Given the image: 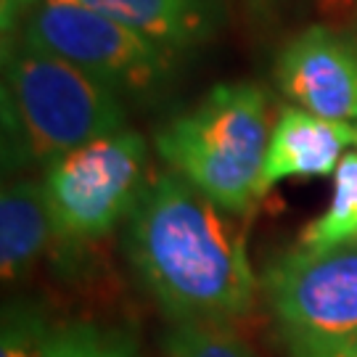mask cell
Segmentation results:
<instances>
[{"label": "cell", "instance_id": "6da1fadb", "mask_svg": "<svg viewBox=\"0 0 357 357\" xmlns=\"http://www.w3.org/2000/svg\"><path fill=\"white\" fill-rule=\"evenodd\" d=\"M125 252L172 323H230L257 305L241 228L172 169L149 178L125 220Z\"/></svg>", "mask_w": 357, "mask_h": 357}, {"label": "cell", "instance_id": "7a4b0ae2", "mask_svg": "<svg viewBox=\"0 0 357 357\" xmlns=\"http://www.w3.org/2000/svg\"><path fill=\"white\" fill-rule=\"evenodd\" d=\"M119 93L22 32L3 35V125L11 130L6 165H51L79 146L125 130Z\"/></svg>", "mask_w": 357, "mask_h": 357}, {"label": "cell", "instance_id": "3957f363", "mask_svg": "<svg viewBox=\"0 0 357 357\" xmlns=\"http://www.w3.org/2000/svg\"><path fill=\"white\" fill-rule=\"evenodd\" d=\"M268 101L252 82L217 85L156 132V151L172 172L233 217L249 215L268 191Z\"/></svg>", "mask_w": 357, "mask_h": 357}, {"label": "cell", "instance_id": "277c9868", "mask_svg": "<svg viewBox=\"0 0 357 357\" xmlns=\"http://www.w3.org/2000/svg\"><path fill=\"white\" fill-rule=\"evenodd\" d=\"M149 149L138 132L119 130L64 153L45 169V199L66 243H90L128 220L146 188Z\"/></svg>", "mask_w": 357, "mask_h": 357}, {"label": "cell", "instance_id": "5b68a950", "mask_svg": "<svg viewBox=\"0 0 357 357\" xmlns=\"http://www.w3.org/2000/svg\"><path fill=\"white\" fill-rule=\"evenodd\" d=\"M13 29L43 51L56 53L101 79L114 93L141 96L156 90L175 61V51L82 0H38Z\"/></svg>", "mask_w": 357, "mask_h": 357}, {"label": "cell", "instance_id": "8992f818", "mask_svg": "<svg viewBox=\"0 0 357 357\" xmlns=\"http://www.w3.org/2000/svg\"><path fill=\"white\" fill-rule=\"evenodd\" d=\"M262 289L283 336H357V243L286 252L268 265Z\"/></svg>", "mask_w": 357, "mask_h": 357}, {"label": "cell", "instance_id": "52a82bcc", "mask_svg": "<svg viewBox=\"0 0 357 357\" xmlns=\"http://www.w3.org/2000/svg\"><path fill=\"white\" fill-rule=\"evenodd\" d=\"M286 98L305 112L336 122H357V51L326 26H307L275 61Z\"/></svg>", "mask_w": 357, "mask_h": 357}, {"label": "cell", "instance_id": "ba28073f", "mask_svg": "<svg viewBox=\"0 0 357 357\" xmlns=\"http://www.w3.org/2000/svg\"><path fill=\"white\" fill-rule=\"evenodd\" d=\"M347 146H357V125L323 119L305 109H283L270 132L265 188L286 178L331 175Z\"/></svg>", "mask_w": 357, "mask_h": 357}, {"label": "cell", "instance_id": "9c48e42d", "mask_svg": "<svg viewBox=\"0 0 357 357\" xmlns=\"http://www.w3.org/2000/svg\"><path fill=\"white\" fill-rule=\"evenodd\" d=\"M169 51L209 43L225 24L222 0H82Z\"/></svg>", "mask_w": 357, "mask_h": 357}, {"label": "cell", "instance_id": "30bf717a", "mask_svg": "<svg viewBox=\"0 0 357 357\" xmlns=\"http://www.w3.org/2000/svg\"><path fill=\"white\" fill-rule=\"evenodd\" d=\"M53 238H59L43 180L22 178L0 196V275L6 283L32 273Z\"/></svg>", "mask_w": 357, "mask_h": 357}, {"label": "cell", "instance_id": "8fae6325", "mask_svg": "<svg viewBox=\"0 0 357 357\" xmlns=\"http://www.w3.org/2000/svg\"><path fill=\"white\" fill-rule=\"evenodd\" d=\"M357 243V151L342 156L333 172V199L299 236L302 249H333Z\"/></svg>", "mask_w": 357, "mask_h": 357}, {"label": "cell", "instance_id": "7c38bea8", "mask_svg": "<svg viewBox=\"0 0 357 357\" xmlns=\"http://www.w3.org/2000/svg\"><path fill=\"white\" fill-rule=\"evenodd\" d=\"M45 357H141V347L128 328L77 320L56 328Z\"/></svg>", "mask_w": 357, "mask_h": 357}, {"label": "cell", "instance_id": "4fadbf2b", "mask_svg": "<svg viewBox=\"0 0 357 357\" xmlns=\"http://www.w3.org/2000/svg\"><path fill=\"white\" fill-rule=\"evenodd\" d=\"M162 347L165 357H257L230 323H175Z\"/></svg>", "mask_w": 357, "mask_h": 357}, {"label": "cell", "instance_id": "5bb4252c", "mask_svg": "<svg viewBox=\"0 0 357 357\" xmlns=\"http://www.w3.org/2000/svg\"><path fill=\"white\" fill-rule=\"evenodd\" d=\"M56 328L38 302L16 299L3 307L0 357H45Z\"/></svg>", "mask_w": 357, "mask_h": 357}, {"label": "cell", "instance_id": "9a60e30c", "mask_svg": "<svg viewBox=\"0 0 357 357\" xmlns=\"http://www.w3.org/2000/svg\"><path fill=\"white\" fill-rule=\"evenodd\" d=\"M289 357H357V336L352 339H299L283 336Z\"/></svg>", "mask_w": 357, "mask_h": 357}, {"label": "cell", "instance_id": "2e32d148", "mask_svg": "<svg viewBox=\"0 0 357 357\" xmlns=\"http://www.w3.org/2000/svg\"><path fill=\"white\" fill-rule=\"evenodd\" d=\"M38 0H3V35L11 32L19 24V19L24 16Z\"/></svg>", "mask_w": 357, "mask_h": 357}, {"label": "cell", "instance_id": "e0dca14e", "mask_svg": "<svg viewBox=\"0 0 357 357\" xmlns=\"http://www.w3.org/2000/svg\"><path fill=\"white\" fill-rule=\"evenodd\" d=\"M252 6H265V0H249Z\"/></svg>", "mask_w": 357, "mask_h": 357}]
</instances>
